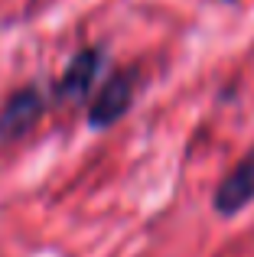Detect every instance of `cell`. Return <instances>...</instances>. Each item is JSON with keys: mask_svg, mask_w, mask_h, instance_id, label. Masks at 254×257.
Returning a JSON list of instances; mask_svg holds the SVG:
<instances>
[{"mask_svg": "<svg viewBox=\"0 0 254 257\" xmlns=\"http://www.w3.org/2000/svg\"><path fill=\"white\" fill-rule=\"evenodd\" d=\"M101 62H104L101 46H88V49L75 52L56 82V98L59 101H82L91 91V85H95L98 72H101Z\"/></svg>", "mask_w": 254, "mask_h": 257, "instance_id": "3957f363", "label": "cell"}, {"mask_svg": "<svg viewBox=\"0 0 254 257\" xmlns=\"http://www.w3.org/2000/svg\"><path fill=\"white\" fill-rule=\"evenodd\" d=\"M134 104V75L131 72H117L101 85L98 98L88 107V127L91 131H108L121 117H127Z\"/></svg>", "mask_w": 254, "mask_h": 257, "instance_id": "6da1fadb", "label": "cell"}, {"mask_svg": "<svg viewBox=\"0 0 254 257\" xmlns=\"http://www.w3.org/2000/svg\"><path fill=\"white\" fill-rule=\"evenodd\" d=\"M46 114V98L39 88L26 85L20 91H13L7 98V104L0 107V140H20L39 124V117Z\"/></svg>", "mask_w": 254, "mask_h": 257, "instance_id": "7a4b0ae2", "label": "cell"}, {"mask_svg": "<svg viewBox=\"0 0 254 257\" xmlns=\"http://www.w3.org/2000/svg\"><path fill=\"white\" fill-rule=\"evenodd\" d=\"M254 202V150L244 153V160L222 179V186L215 189V205L218 215H238L244 205Z\"/></svg>", "mask_w": 254, "mask_h": 257, "instance_id": "277c9868", "label": "cell"}]
</instances>
